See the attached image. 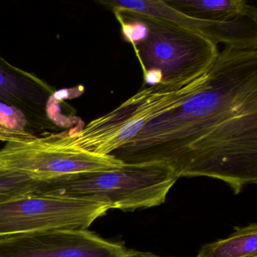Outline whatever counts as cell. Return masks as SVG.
<instances>
[{
    "label": "cell",
    "mask_w": 257,
    "mask_h": 257,
    "mask_svg": "<svg viewBox=\"0 0 257 257\" xmlns=\"http://www.w3.org/2000/svg\"><path fill=\"white\" fill-rule=\"evenodd\" d=\"M165 4L195 19L228 22L246 18L257 22V10L244 0H164Z\"/></svg>",
    "instance_id": "10"
},
{
    "label": "cell",
    "mask_w": 257,
    "mask_h": 257,
    "mask_svg": "<svg viewBox=\"0 0 257 257\" xmlns=\"http://www.w3.org/2000/svg\"><path fill=\"white\" fill-rule=\"evenodd\" d=\"M257 255V224L237 227L227 238L202 246L197 257H249Z\"/></svg>",
    "instance_id": "11"
},
{
    "label": "cell",
    "mask_w": 257,
    "mask_h": 257,
    "mask_svg": "<svg viewBox=\"0 0 257 257\" xmlns=\"http://www.w3.org/2000/svg\"><path fill=\"white\" fill-rule=\"evenodd\" d=\"M109 155L222 180L234 194L256 184L257 49L225 45L203 88Z\"/></svg>",
    "instance_id": "1"
},
{
    "label": "cell",
    "mask_w": 257,
    "mask_h": 257,
    "mask_svg": "<svg viewBox=\"0 0 257 257\" xmlns=\"http://www.w3.org/2000/svg\"><path fill=\"white\" fill-rule=\"evenodd\" d=\"M55 91L46 81L12 65L0 55V103L22 110L37 135L59 131L47 113L48 102Z\"/></svg>",
    "instance_id": "9"
},
{
    "label": "cell",
    "mask_w": 257,
    "mask_h": 257,
    "mask_svg": "<svg viewBox=\"0 0 257 257\" xmlns=\"http://www.w3.org/2000/svg\"><path fill=\"white\" fill-rule=\"evenodd\" d=\"M249 257H257V255H255V256H249Z\"/></svg>",
    "instance_id": "15"
},
{
    "label": "cell",
    "mask_w": 257,
    "mask_h": 257,
    "mask_svg": "<svg viewBox=\"0 0 257 257\" xmlns=\"http://www.w3.org/2000/svg\"><path fill=\"white\" fill-rule=\"evenodd\" d=\"M124 165L111 155L93 154L61 141L58 133L28 143H7L0 149V171L30 176L38 181L79 173L117 169Z\"/></svg>",
    "instance_id": "5"
},
{
    "label": "cell",
    "mask_w": 257,
    "mask_h": 257,
    "mask_svg": "<svg viewBox=\"0 0 257 257\" xmlns=\"http://www.w3.org/2000/svg\"><path fill=\"white\" fill-rule=\"evenodd\" d=\"M99 4L110 9H127L163 18L196 31L214 42L230 46L257 49V22L246 18L228 22L195 19L169 7L164 0H109Z\"/></svg>",
    "instance_id": "8"
},
{
    "label": "cell",
    "mask_w": 257,
    "mask_h": 257,
    "mask_svg": "<svg viewBox=\"0 0 257 257\" xmlns=\"http://www.w3.org/2000/svg\"><path fill=\"white\" fill-rule=\"evenodd\" d=\"M109 207L31 193L0 203V239L48 230L88 229Z\"/></svg>",
    "instance_id": "6"
},
{
    "label": "cell",
    "mask_w": 257,
    "mask_h": 257,
    "mask_svg": "<svg viewBox=\"0 0 257 257\" xmlns=\"http://www.w3.org/2000/svg\"><path fill=\"white\" fill-rule=\"evenodd\" d=\"M177 180L174 171L164 163H124L117 169L79 173L42 181L34 194L132 211L163 204Z\"/></svg>",
    "instance_id": "2"
},
{
    "label": "cell",
    "mask_w": 257,
    "mask_h": 257,
    "mask_svg": "<svg viewBox=\"0 0 257 257\" xmlns=\"http://www.w3.org/2000/svg\"><path fill=\"white\" fill-rule=\"evenodd\" d=\"M116 19L141 22L144 40L133 46L143 73L157 70L162 82L184 85L207 73L217 58V44L205 36L163 18L127 9H112Z\"/></svg>",
    "instance_id": "4"
},
{
    "label": "cell",
    "mask_w": 257,
    "mask_h": 257,
    "mask_svg": "<svg viewBox=\"0 0 257 257\" xmlns=\"http://www.w3.org/2000/svg\"><path fill=\"white\" fill-rule=\"evenodd\" d=\"M41 182L21 173L0 171V203L34 193Z\"/></svg>",
    "instance_id": "13"
},
{
    "label": "cell",
    "mask_w": 257,
    "mask_h": 257,
    "mask_svg": "<svg viewBox=\"0 0 257 257\" xmlns=\"http://www.w3.org/2000/svg\"><path fill=\"white\" fill-rule=\"evenodd\" d=\"M211 69V68H210ZM210 70L184 85L160 83L142 88L109 113L88 123L58 133L68 145L93 154L106 156L128 142L152 120L181 106L204 87Z\"/></svg>",
    "instance_id": "3"
},
{
    "label": "cell",
    "mask_w": 257,
    "mask_h": 257,
    "mask_svg": "<svg viewBox=\"0 0 257 257\" xmlns=\"http://www.w3.org/2000/svg\"><path fill=\"white\" fill-rule=\"evenodd\" d=\"M37 138L22 110L12 105L0 103V141L28 143Z\"/></svg>",
    "instance_id": "12"
},
{
    "label": "cell",
    "mask_w": 257,
    "mask_h": 257,
    "mask_svg": "<svg viewBox=\"0 0 257 257\" xmlns=\"http://www.w3.org/2000/svg\"><path fill=\"white\" fill-rule=\"evenodd\" d=\"M125 257H166L156 255L150 252H143V251L135 250V249H127Z\"/></svg>",
    "instance_id": "14"
},
{
    "label": "cell",
    "mask_w": 257,
    "mask_h": 257,
    "mask_svg": "<svg viewBox=\"0 0 257 257\" xmlns=\"http://www.w3.org/2000/svg\"><path fill=\"white\" fill-rule=\"evenodd\" d=\"M123 245L88 229L48 230L0 239V257H125Z\"/></svg>",
    "instance_id": "7"
}]
</instances>
